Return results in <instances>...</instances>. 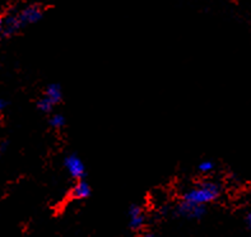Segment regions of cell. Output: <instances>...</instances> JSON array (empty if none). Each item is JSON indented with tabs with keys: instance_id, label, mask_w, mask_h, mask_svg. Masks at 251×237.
<instances>
[{
	"instance_id": "obj_1",
	"label": "cell",
	"mask_w": 251,
	"mask_h": 237,
	"mask_svg": "<svg viewBox=\"0 0 251 237\" xmlns=\"http://www.w3.org/2000/svg\"><path fill=\"white\" fill-rule=\"evenodd\" d=\"M42 17H44V9L37 4L25 6L18 12L8 14L5 19H3L4 33L5 35H14L27 26L40 22Z\"/></svg>"
},
{
	"instance_id": "obj_2",
	"label": "cell",
	"mask_w": 251,
	"mask_h": 237,
	"mask_svg": "<svg viewBox=\"0 0 251 237\" xmlns=\"http://www.w3.org/2000/svg\"><path fill=\"white\" fill-rule=\"evenodd\" d=\"M220 184L216 181L204 180L201 183L195 184L194 186L189 187L186 191L181 195V200L189 204H194V206L207 207L209 203L216 202L221 195Z\"/></svg>"
},
{
	"instance_id": "obj_3",
	"label": "cell",
	"mask_w": 251,
	"mask_h": 237,
	"mask_svg": "<svg viewBox=\"0 0 251 237\" xmlns=\"http://www.w3.org/2000/svg\"><path fill=\"white\" fill-rule=\"evenodd\" d=\"M64 167L75 181L83 180L87 174L86 164L76 153H69L64 157Z\"/></svg>"
},
{
	"instance_id": "obj_4",
	"label": "cell",
	"mask_w": 251,
	"mask_h": 237,
	"mask_svg": "<svg viewBox=\"0 0 251 237\" xmlns=\"http://www.w3.org/2000/svg\"><path fill=\"white\" fill-rule=\"evenodd\" d=\"M176 214L182 217V218L188 219H201L205 213H207V207L194 206V204H189V203L180 202L176 206Z\"/></svg>"
},
{
	"instance_id": "obj_5",
	"label": "cell",
	"mask_w": 251,
	"mask_h": 237,
	"mask_svg": "<svg viewBox=\"0 0 251 237\" xmlns=\"http://www.w3.org/2000/svg\"><path fill=\"white\" fill-rule=\"evenodd\" d=\"M129 226L134 231H140L146 225V213L143 207L139 204H131L129 207Z\"/></svg>"
},
{
	"instance_id": "obj_6",
	"label": "cell",
	"mask_w": 251,
	"mask_h": 237,
	"mask_svg": "<svg viewBox=\"0 0 251 237\" xmlns=\"http://www.w3.org/2000/svg\"><path fill=\"white\" fill-rule=\"evenodd\" d=\"M91 194H92V187H91L88 181H86L84 179L75 181V184L72 187V191H70V195L74 200H84L89 198Z\"/></svg>"
},
{
	"instance_id": "obj_7",
	"label": "cell",
	"mask_w": 251,
	"mask_h": 237,
	"mask_svg": "<svg viewBox=\"0 0 251 237\" xmlns=\"http://www.w3.org/2000/svg\"><path fill=\"white\" fill-rule=\"evenodd\" d=\"M44 97L48 98L49 101H51L56 106V105H59L63 101V91H61V87L57 83H50L45 88Z\"/></svg>"
},
{
	"instance_id": "obj_8",
	"label": "cell",
	"mask_w": 251,
	"mask_h": 237,
	"mask_svg": "<svg viewBox=\"0 0 251 237\" xmlns=\"http://www.w3.org/2000/svg\"><path fill=\"white\" fill-rule=\"evenodd\" d=\"M49 124L52 129H61V128L65 127L67 120H65L63 114H52L49 119Z\"/></svg>"
},
{
	"instance_id": "obj_9",
	"label": "cell",
	"mask_w": 251,
	"mask_h": 237,
	"mask_svg": "<svg viewBox=\"0 0 251 237\" xmlns=\"http://www.w3.org/2000/svg\"><path fill=\"white\" fill-rule=\"evenodd\" d=\"M54 107H55V105L51 101H49L48 98L44 97V96L38 100L37 108L38 111H41V112H44V114H51V112L54 111Z\"/></svg>"
},
{
	"instance_id": "obj_10",
	"label": "cell",
	"mask_w": 251,
	"mask_h": 237,
	"mask_svg": "<svg viewBox=\"0 0 251 237\" xmlns=\"http://www.w3.org/2000/svg\"><path fill=\"white\" fill-rule=\"evenodd\" d=\"M213 170H214V163L212 161H209V159H204V161H201V163L198 164V171L203 175L210 174Z\"/></svg>"
},
{
	"instance_id": "obj_11",
	"label": "cell",
	"mask_w": 251,
	"mask_h": 237,
	"mask_svg": "<svg viewBox=\"0 0 251 237\" xmlns=\"http://www.w3.org/2000/svg\"><path fill=\"white\" fill-rule=\"evenodd\" d=\"M4 35H5V33H4V23L3 19L0 18V40H1V37H3Z\"/></svg>"
},
{
	"instance_id": "obj_12",
	"label": "cell",
	"mask_w": 251,
	"mask_h": 237,
	"mask_svg": "<svg viewBox=\"0 0 251 237\" xmlns=\"http://www.w3.org/2000/svg\"><path fill=\"white\" fill-rule=\"evenodd\" d=\"M5 107H6V101L5 100H3V98H0V111H3Z\"/></svg>"
},
{
	"instance_id": "obj_13",
	"label": "cell",
	"mask_w": 251,
	"mask_h": 237,
	"mask_svg": "<svg viewBox=\"0 0 251 237\" xmlns=\"http://www.w3.org/2000/svg\"><path fill=\"white\" fill-rule=\"evenodd\" d=\"M142 237H157V236L153 234V232H146V234H144Z\"/></svg>"
},
{
	"instance_id": "obj_14",
	"label": "cell",
	"mask_w": 251,
	"mask_h": 237,
	"mask_svg": "<svg viewBox=\"0 0 251 237\" xmlns=\"http://www.w3.org/2000/svg\"><path fill=\"white\" fill-rule=\"evenodd\" d=\"M248 223L250 225V227H251V212L249 213V215H248Z\"/></svg>"
}]
</instances>
